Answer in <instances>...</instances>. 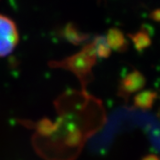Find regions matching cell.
Wrapping results in <instances>:
<instances>
[{
    "instance_id": "6da1fadb",
    "label": "cell",
    "mask_w": 160,
    "mask_h": 160,
    "mask_svg": "<svg viewBox=\"0 0 160 160\" xmlns=\"http://www.w3.org/2000/svg\"><path fill=\"white\" fill-rule=\"evenodd\" d=\"M19 39L17 29L9 18L0 14V57L11 53Z\"/></svg>"
},
{
    "instance_id": "7a4b0ae2",
    "label": "cell",
    "mask_w": 160,
    "mask_h": 160,
    "mask_svg": "<svg viewBox=\"0 0 160 160\" xmlns=\"http://www.w3.org/2000/svg\"><path fill=\"white\" fill-rule=\"evenodd\" d=\"M145 78L137 70L132 71L122 81V88L127 93L136 92L141 90L145 85Z\"/></svg>"
},
{
    "instance_id": "3957f363",
    "label": "cell",
    "mask_w": 160,
    "mask_h": 160,
    "mask_svg": "<svg viewBox=\"0 0 160 160\" xmlns=\"http://www.w3.org/2000/svg\"><path fill=\"white\" fill-rule=\"evenodd\" d=\"M157 98V93L152 91H143L139 92L134 98L135 106L142 109H149L152 107Z\"/></svg>"
},
{
    "instance_id": "277c9868",
    "label": "cell",
    "mask_w": 160,
    "mask_h": 160,
    "mask_svg": "<svg viewBox=\"0 0 160 160\" xmlns=\"http://www.w3.org/2000/svg\"><path fill=\"white\" fill-rule=\"evenodd\" d=\"M131 39L138 51H142L148 48L151 44V38L149 32L146 30H140L131 36Z\"/></svg>"
},
{
    "instance_id": "5b68a950",
    "label": "cell",
    "mask_w": 160,
    "mask_h": 160,
    "mask_svg": "<svg viewBox=\"0 0 160 160\" xmlns=\"http://www.w3.org/2000/svg\"><path fill=\"white\" fill-rule=\"evenodd\" d=\"M109 39H110V43L113 46V47L118 48V49H120V48L122 49L126 45V41L124 36L118 30H114L111 33Z\"/></svg>"
},
{
    "instance_id": "8992f818",
    "label": "cell",
    "mask_w": 160,
    "mask_h": 160,
    "mask_svg": "<svg viewBox=\"0 0 160 160\" xmlns=\"http://www.w3.org/2000/svg\"><path fill=\"white\" fill-rule=\"evenodd\" d=\"M151 18L156 21V22H160V9H157L155 10L152 13H151Z\"/></svg>"
},
{
    "instance_id": "52a82bcc",
    "label": "cell",
    "mask_w": 160,
    "mask_h": 160,
    "mask_svg": "<svg viewBox=\"0 0 160 160\" xmlns=\"http://www.w3.org/2000/svg\"><path fill=\"white\" fill-rule=\"evenodd\" d=\"M142 160H160L159 158L156 155H149L145 158H143Z\"/></svg>"
}]
</instances>
